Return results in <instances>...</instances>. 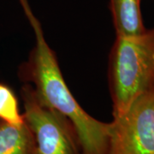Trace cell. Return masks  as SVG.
I'll list each match as a JSON object with an SVG mask.
<instances>
[{"instance_id": "cell-1", "label": "cell", "mask_w": 154, "mask_h": 154, "mask_svg": "<svg viewBox=\"0 0 154 154\" xmlns=\"http://www.w3.org/2000/svg\"><path fill=\"white\" fill-rule=\"evenodd\" d=\"M35 36V45L20 69L22 79L32 85L40 101L66 116L76 131L82 154H106L110 122L95 119L83 110L63 77L54 51L28 0H19Z\"/></svg>"}, {"instance_id": "cell-2", "label": "cell", "mask_w": 154, "mask_h": 154, "mask_svg": "<svg viewBox=\"0 0 154 154\" xmlns=\"http://www.w3.org/2000/svg\"><path fill=\"white\" fill-rule=\"evenodd\" d=\"M108 80L114 119L154 88V28L116 37L109 56Z\"/></svg>"}, {"instance_id": "cell-3", "label": "cell", "mask_w": 154, "mask_h": 154, "mask_svg": "<svg viewBox=\"0 0 154 154\" xmlns=\"http://www.w3.org/2000/svg\"><path fill=\"white\" fill-rule=\"evenodd\" d=\"M24 121L33 133L36 154H82L76 131L66 116L40 101L31 84L22 88Z\"/></svg>"}, {"instance_id": "cell-4", "label": "cell", "mask_w": 154, "mask_h": 154, "mask_svg": "<svg viewBox=\"0 0 154 154\" xmlns=\"http://www.w3.org/2000/svg\"><path fill=\"white\" fill-rule=\"evenodd\" d=\"M106 154H154V88L110 122Z\"/></svg>"}, {"instance_id": "cell-5", "label": "cell", "mask_w": 154, "mask_h": 154, "mask_svg": "<svg viewBox=\"0 0 154 154\" xmlns=\"http://www.w3.org/2000/svg\"><path fill=\"white\" fill-rule=\"evenodd\" d=\"M116 36H131L143 33L142 0H109Z\"/></svg>"}, {"instance_id": "cell-6", "label": "cell", "mask_w": 154, "mask_h": 154, "mask_svg": "<svg viewBox=\"0 0 154 154\" xmlns=\"http://www.w3.org/2000/svg\"><path fill=\"white\" fill-rule=\"evenodd\" d=\"M0 154H36L33 133L25 122L18 125L0 122Z\"/></svg>"}, {"instance_id": "cell-7", "label": "cell", "mask_w": 154, "mask_h": 154, "mask_svg": "<svg viewBox=\"0 0 154 154\" xmlns=\"http://www.w3.org/2000/svg\"><path fill=\"white\" fill-rule=\"evenodd\" d=\"M0 119L11 124H22L23 115L20 113L18 101L9 87L0 83Z\"/></svg>"}]
</instances>
